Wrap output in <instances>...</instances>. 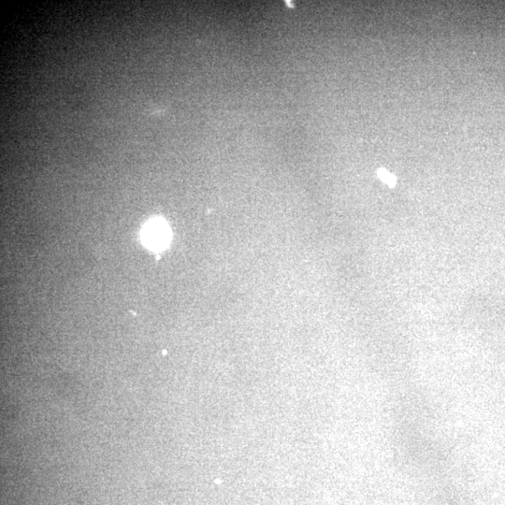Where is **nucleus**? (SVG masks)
Returning <instances> with one entry per match:
<instances>
[{
    "instance_id": "obj_2",
    "label": "nucleus",
    "mask_w": 505,
    "mask_h": 505,
    "mask_svg": "<svg viewBox=\"0 0 505 505\" xmlns=\"http://www.w3.org/2000/svg\"><path fill=\"white\" fill-rule=\"evenodd\" d=\"M378 176L384 183L388 184V186H394L396 184V178L394 177L392 174H390L388 170H386L385 168H380L378 170Z\"/></svg>"
},
{
    "instance_id": "obj_1",
    "label": "nucleus",
    "mask_w": 505,
    "mask_h": 505,
    "mask_svg": "<svg viewBox=\"0 0 505 505\" xmlns=\"http://www.w3.org/2000/svg\"><path fill=\"white\" fill-rule=\"evenodd\" d=\"M169 238V229L167 223L160 218L148 222L142 232L144 243L151 249H162L167 245Z\"/></svg>"
}]
</instances>
